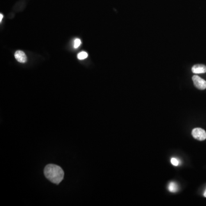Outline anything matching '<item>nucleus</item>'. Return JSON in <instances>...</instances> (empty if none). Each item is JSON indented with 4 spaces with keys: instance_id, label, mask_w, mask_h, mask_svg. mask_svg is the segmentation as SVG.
Here are the masks:
<instances>
[{
    "instance_id": "obj_11",
    "label": "nucleus",
    "mask_w": 206,
    "mask_h": 206,
    "mask_svg": "<svg viewBox=\"0 0 206 206\" xmlns=\"http://www.w3.org/2000/svg\"><path fill=\"white\" fill-rule=\"evenodd\" d=\"M204 197H206V190L205 191V192H204Z\"/></svg>"
},
{
    "instance_id": "obj_4",
    "label": "nucleus",
    "mask_w": 206,
    "mask_h": 206,
    "mask_svg": "<svg viewBox=\"0 0 206 206\" xmlns=\"http://www.w3.org/2000/svg\"><path fill=\"white\" fill-rule=\"evenodd\" d=\"M192 72L195 74L204 73L206 72V66L202 64L195 65L192 68Z\"/></svg>"
},
{
    "instance_id": "obj_9",
    "label": "nucleus",
    "mask_w": 206,
    "mask_h": 206,
    "mask_svg": "<svg viewBox=\"0 0 206 206\" xmlns=\"http://www.w3.org/2000/svg\"><path fill=\"white\" fill-rule=\"evenodd\" d=\"M81 44V41L80 39H77L74 40V48H77Z\"/></svg>"
},
{
    "instance_id": "obj_8",
    "label": "nucleus",
    "mask_w": 206,
    "mask_h": 206,
    "mask_svg": "<svg viewBox=\"0 0 206 206\" xmlns=\"http://www.w3.org/2000/svg\"><path fill=\"white\" fill-rule=\"evenodd\" d=\"M171 163L172 165H174V166H177L179 164V161L177 160L176 158H172L171 159Z\"/></svg>"
},
{
    "instance_id": "obj_10",
    "label": "nucleus",
    "mask_w": 206,
    "mask_h": 206,
    "mask_svg": "<svg viewBox=\"0 0 206 206\" xmlns=\"http://www.w3.org/2000/svg\"><path fill=\"white\" fill-rule=\"evenodd\" d=\"M3 14H0V22H1V21H2V19H3Z\"/></svg>"
},
{
    "instance_id": "obj_5",
    "label": "nucleus",
    "mask_w": 206,
    "mask_h": 206,
    "mask_svg": "<svg viewBox=\"0 0 206 206\" xmlns=\"http://www.w3.org/2000/svg\"><path fill=\"white\" fill-rule=\"evenodd\" d=\"M14 57L17 61L21 63H24L27 61V58L25 54L24 53V52L21 51H17L14 54Z\"/></svg>"
},
{
    "instance_id": "obj_3",
    "label": "nucleus",
    "mask_w": 206,
    "mask_h": 206,
    "mask_svg": "<svg viewBox=\"0 0 206 206\" xmlns=\"http://www.w3.org/2000/svg\"><path fill=\"white\" fill-rule=\"evenodd\" d=\"M193 84L195 87L200 90H204L206 89V81L203 80L199 76L197 75H194L192 77Z\"/></svg>"
},
{
    "instance_id": "obj_7",
    "label": "nucleus",
    "mask_w": 206,
    "mask_h": 206,
    "mask_svg": "<svg viewBox=\"0 0 206 206\" xmlns=\"http://www.w3.org/2000/svg\"><path fill=\"white\" fill-rule=\"evenodd\" d=\"M87 57H88V53L85 52H81L77 55V58L80 60L87 58Z\"/></svg>"
},
{
    "instance_id": "obj_6",
    "label": "nucleus",
    "mask_w": 206,
    "mask_h": 206,
    "mask_svg": "<svg viewBox=\"0 0 206 206\" xmlns=\"http://www.w3.org/2000/svg\"><path fill=\"white\" fill-rule=\"evenodd\" d=\"M168 188L171 192H176L178 190V186L175 182H172L168 184Z\"/></svg>"
},
{
    "instance_id": "obj_1",
    "label": "nucleus",
    "mask_w": 206,
    "mask_h": 206,
    "mask_svg": "<svg viewBox=\"0 0 206 206\" xmlns=\"http://www.w3.org/2000/svg\"><path fill=\"white\" fill-rule=\"evenodd\" d=\"M44 175L49 181L58 184L61 182L64 176V172L60 166L55 164L47 165L44 168Z\"/></svg>"
},
{
    "instance_id": "obj_2",
    "label": "nucleus",
    "mask_w": 206,
    "mask_h": 206,
    "mask_svg": "<svg viewBox=\"0 0 206 206\" xmlns=\"http://www.w3.org/2000/svg\"><path fill=\"white\" fill-rule=\"evenodd\" d=\"M192 135L198 140L203 141L206 139V132L203 129L197 128L193 129L192 131Z\"/></svg>"
}]
</instances>
